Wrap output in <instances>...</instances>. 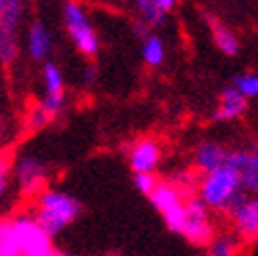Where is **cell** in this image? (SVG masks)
I'll return each mask as SVG.
<instances>
[{"label":"cell","instance_id":"1","mask_svg":"<svg viewBox=\"0 0 258 256\" xmlns=\"http://www.w3.org/2000/svg\"><path fill=\"white\" fill-rule=\"evenodd\" d=\"M80 202L72 198L66 191L59 189H44L36 196V210L32 219L42 231L53 239L59 235L80 216Z\"/></svg>","mask_w":258,"mask_h":256},{"label":"cell","instance_id":"2","mask_svg":"<svg viewBox=\"0 0 258 256\" xmlns=\"http://www.w3.org/2000/svg\"><path fill=\"white\" fill-rule=\"evenodd\" d=\"M243 196H248V194H243L239 174L227 162L221 168L202 174V178L198 181V198L210 210H216V212L229 214L241 202Z\"/></svg>","mask_w":258,"mask_h":256},{"label":"cell","instance_id":"3","mask_svg":"<svg viewBox=\"0 0 258 256\" xmlns=\"http://www.w3.org/2000/svg\"><path fill=\"white\" fill-rule=\"evenodd\" d=\"M63 23H66V30L72 38V42L84 57L90 59L99 53V46H101L99 36L93 28V23H90L86 11L78 3L68 0V3L63 5Z\"/></svg>","mask_w":258,"mask_h":256},{"label":"cell","instance_id":"4","mask_svg":"<svg viewBox=\"0 0 258 256\" xmlns=\"http://www.w3.org/2000/svg\"><path fill=\"white\" fill-rule=\"evenodd\" d=\"M13 223V231H15L19 256H46L53 250L50 237L36 225L32 216H17Z\"/></svg>","mask_w":258,"mask_h":256},{"label":"cell","instance_id":"5","mask_svg":"<svg viewBox=\"0 0 258 256\" xmlns=\"http://www.w3.org/2000/svg\"><path fill=\"white\" fill-rule=\"evenodd\" d=\"M13 172H15V181L17 187L23 196H38L46 189V176H48V168L46 164L36 158V156H23L15 162L13 166Z\"/></svg>","mask_w":258,"mask_h":256},{"label":"cell","instance_id":"6","mask_svg":"<svg viewBox=\"0 0 258 256\" xmlns=\"http://www.w3.org/2000/svg\"><path fill=\"white\" fill-rule=\"evenodd\" d=\"M42 80H44V97L40 105L48 116H57V113L66 107V82H63V74L57 63L46 61L42 68Z\"/></svg>","mask_w":258,"mask_h":256},{"label":"cell","instance_id":"7","mask_svg":"<svg viewBox=\"0 0 258 256\" xmlns=\"http://www.w3.org/2000/svg\"><path fill=\"white\" fill-rule=\"evenodd\" d=\"M235 233L243 241L258 239V196H243L241 202L229 212Z\"/></svg>","mask_w":258,"mask_h":256},{"label":"cell","instance_id":"8","mask_svg":"<svg viewBox=\"0 0 258 256\" xmlns=\"http://www.w3.org/2000/svg\"><path fill=\"white\" fill-rule=\"evenodd\" d=\"M227 164L237 170L243 194L258 196V149L229 151Z\"/></svg>","mask_w":258,"mask_h":256},{"label":"cell","instance_id":"9","mask_svg":"<svg viewBox=\"0 0 258 256\" xmlns=\"http://www.w3.org/2000/svg\"><path fill=\"white\" fill-rule=\"evenodd\" d=\"M162 160V147L153 139H141L131 147L128 162L135 174H153Z\"/></svg>","mask_w":258,"mask_h":256},{"label":"cell","instance_id":"10","mask_svg":"<svg viewBox=\"0 0 258 256\" xmlns=\"http://www.w3.org/2000/svg\"><path fill=\"white\" fill-rule=\"evenodd\" d=\"M229 158V149L221 143H216V141H204L196 147V153H193V164H196V168L206 174V172H212L216 168H221V166L227 162Z\"/></svg>","mask_w":258,"mask_h":256},{"label":"cell","instance_id":"11","mask_svg":"<svg viewBox=\"0 0 258 256\" xmlns=\"http://www.w3.org/2000/svg\"><path fill=\"white\" fill-rule=\"evenodd\" d=\"M248 109V99L243 97L235 86H227L223 95H221V105L214 111V120L216 122H229V120H237L243 116Z\"/></svg>","mask_w":258,"mask_h":256},{"label":"cell","instance_id":"12","mask_svg":"<svg viewBox=\"0 0 258 256\" xmlns=\"http://www.w3.org/2000/svg\"><path fill=\"white\" fill-rule=\"evenodd\" d=\"M53 53V38H50L46 25L34 21L28 30V55L34 61H46Z\"/></svg>","mask_w":258,"mask_h":256},{"label":"cell","instance_id":"13","mask_svg":"<svg viewBox=\"0 0 258 256\" xmlns=\"http://www.w3.org/2000/svg\"><path fill=\"white\" fill-rule=\"evenodd\" d=\"M180 235L198 248L210 246L214 239V227L210 223V216H206V219H185Z\"/></svg>","mask_w":258,"mask_h":256},{"label":"cell","instance_id":"14","mask_svg":"<svg viewBox=\"0 0 258 256\" xmlns=\"http://www.w3.org/2000/svg\"><path fill=\"white\" fill-rule=\"evenodd\" d=\"M151 204H153V208H156L160 214H166L168 210L180 206L185 200H183V194L172 185V183H160L156 185V189L151 191V196H149Z\"/></svg>","mask_w":258,"mask_h":256},{"label":"cell","instance_id":"15","mask_svg":"<svg viewBox=\"0 0 258 256\" xmlns=\"http://www.w3.org/2000/svg\"><path fill=\"white\" fill-rule=\"evenodd\" d=\"M23 17V0H0V30L15 32Z\"/></svg>","mask_w":258,"mask_h":256},{"label":"cell","instance_id":"16","mask_svg":"<svg viewBox=\"0 0 258 256\" xmlns=\"http://www.w3.org/2000/svg\"><path fill=\"white\" fill-rule=\"evenodd\" d=\"M164 57H166V46L158 34H149L147 38H143V59L147 66L160 68L164 63Z\"/></svg>","mask_w":258,"mask_h":256},{"label":"cell","instance_id":"17","mask_svg":"<svg viewBox=\"0 0 258 256\" xmlns=\"http://www.w3.org/2000/svg\"><path fill=\"white\" fill-rule=\"evenodd\" d=\"M212 34H214V42H216V46H218V50H221V53L233 57L237 50H239L237 36L233 34V30H229L227 25L212 23Z\"/></svg>","mask_w":258,"mask_h":256},{"label":"cell","instance_id":"18","mask_svg":"<svg viewBox=\"0 0 258 256\" xmlns=\"http://www.w3.org/2000/svg\"><path fill=\"white\" fill-rule=\"evenodd\" d=\"M19 55V40L15 32L0 30V63L3 66H13Z\"/></svg>","mask_w":258,"mask_h":256},{"label":"cell","instance_id":"19","mask_svg":"<svg viewBox=\"0 0 258 256\" xmlns=\"http://www.w3.org/2000/svg\"><path fill=\"white\" fill-rule=\"evenodd\" d=\"M0 256H19L15 231H13V223H0Z\"/></svg>","mask_w":258,"mask_h":256},{"label":"cell","instance_id":"20","mask_svg":"<svg viewBox=\"0 0 258 256\" xmlns=\"http://www.w3.org/2000/svg\"><path fill=\"white\" fill-rule=\"evenodd\" d=\"M137 3V9H139V15H141V21L147 23V25H160L164 21V13L158 9L156 0H135Z\"/></svg>","mask_w":258,"mask_h":256},{"label":"cell","instance_id":"21","mask_svg":"<svg viewBox=\"0 0 258 256\" xmlns=\"http://www.w3.org/2000/svg\"><path fill=\"white\" fill-rule=\"evenodd\" d=\"M239 241L233 237H214L208 248V256H237Z\"/></svg>","mask_w":258,"mask_h":256},{"label":"cell","instance_id":"22","mask_svg":"<svg viewBox=\"0 0 258 256\" xmlns=\"http://www.w3.org/2000/svg\"><path fill=\"white\" fill-rule=\"evenodd\" d=\"M233 86L243 97H258V76L256 74H243L233 80Z\"/></svg>","mask_w":258,"mask_h":256},{"label":"cell","instance_id":"23","mask_svg":"<svg viewBox=\"0 0 258 256\" xmlns=\"http://www.w3.org/2000/svg\"><path fill=\"white\" fill-rule=\"evenodd\" d=\"M50 120H53V116H48L44 111V107L40 103H36L28 113V128L30 131H40V128H44Z\"/></svg>","mask_w":258,"mask_h":256},{"label":"cell","instance_id":"24","mask_svg":"<svg viewBox=\"0 0 258 256\" xmlns=\"http://www.w3.org/2000/svg\"><path fill=\"white\" fill-rule=\"evenodd\" d=\"M158 185V178L156 174H135V187L141 191L143 196H151V191L156 189Z\"/></svg>","mask_w":258,"mask_h":256},{"label":"cell","instance_id":"25","mask_svg":"<svg viewBox=\"0 0 258 256\" xmlns=\"http://www.w3.org/2000/svg\"><path fill=\"white\" fill-rule=\"evenodd\" d=\"M7 189H9V166L3 158H0V202L5 200Z\"/></svg>","mask_w":258,"mask_h":256},{"label":"cell","instance_id":"26","mask_svg":"<svg viewBox=\"0 0 258 256\" xmlns=\"http://www.w3.org/2000/svg\"><path fill=\"white\" fill-rule=\"evenodd\" d=\"M97 76H99V72H97L95 66H86V68H84V74H82V80H84L86 86H90V84H95Z\"/></svg>","mask_w":258,"mask_h":256},{"label":"cell","instance_id":"27","mask_svg":"<svg viewBox=\"0 0 258 256\" xmlns=\"http://www.w3.org/2000/svg\"><path fill=\"white\" fill-rule=\"evenodd\" d=\"M133 30H135V34H137V36H141V38H147V36H149V25H147V23H143V21H135Z\"/></svg>","mask_w":258,"mask_h":256},{"label":"cell","instance_id":"28","mask_svg":"<svg viewBox=\"0 0 258 256\" xmlns=\"http://www.w3.org/2000/svg\"><path fill=\"white\" fill-rule=\"evenodd\" d=\"M176 3H178V0H156L158 9L164 13V15H166V13H168V11H172V9L176 7Z\"/></svg>","mask_w":258,"mask_h":256},{"label":"cell","instance_id":"29","mask_svg":"<svg viewBox=\"0 0 258 256\" xmlns=\"http://www.w3.org/2000/svg\"><path fill=\"white\" fill-rule=\"evenodd\" d=\"M46 256H68V254H66V252H61V250H55V248H53V250H50Z\"/></svg>","mask_w":258,"mask_h":256},{"label":"cell","instance_id":"30","mask_svg":"<svg viewBox=\"0 0 258 256\" xmlns=\"http://www.w3.org/2000/svg\"><path fill=\"white\" fill-rule=\"evenodd\" d=\"M0 137H3V122H0Z\"/></svg>","mask_w":258,"mask_h":256},{"label":"cell","instance_id":"31","mask_svg":"<svg viewBox=\"0 0 258 256\" xmlns=\"http://www.w3.org/2000/svg\"><path fill=\"white\" fill-rule=\"evenodd\" d=\"M118 3H126V0H118Z\"/></svg>","mask_w":258,"mask_h":256}]
</instances>
